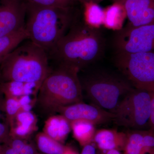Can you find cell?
I'll return each mask as SVG.
<instances>
[{
    "mask_svg": "<svg viewBox=\"0 0 154 154\" xmlns=\"http://www.w3.org/2000/svg\"><path fill=\"white\" fill-rule=\"evenodd\" d=\"M3 82L2 79V76H1V72H0V83Z\"/></svg>",
    "mask_w": 154,
    "mask_h": 154,
    "instance_id": "35",
    "label": "cell"
},
{
    "mask_svg": "<svg viewBox=\"0 0 154 154\" xmlns=\"http://www.w3.org/2000/svg\"><path fill=\"white\" fill-rule=\"evenodd\" d=\"M4 95H3L2 93L1 92V91H0V99H2V98H4Z\"/></svg>",
    "mask_w": 154,
    "mask_h": 154,
    "instance_id": "33",
    "label": "cell"
},
{
    "mask_svg": "<svg viewBox=\"0 0 154 154\" xmlns=\"http://www.w3.org/2000/svg\"><path fill=\"white\" fill-rule=\"evenodd\" d=\"M4 98L0 99V143H5L10 137V126L3 107Z\"/></svg>",
    "mask_w": 154,
    "mask_h": 154,
    "instance_id": "24",
    "label": "cell"
},
{
    "mask_svg": "<svg viewBox=\"0 0 154 154\" xmlns=\"http://www.w3.org/2000/svg\"><path fill=\"white\" fill-rule=\"evenodd\" d=\"M105 154H121L118 150L113 149L106 151Z\"/></svg>",
    "mask_w": 154,
    "mask_h": 154,
    "instance_id": "31",
    "label": "cell"
},
{
    "mask_svg": "<svg viewBox=\"0 0 154 154\" xmlns=\"http://www.w3.org/2000/svg\"><path fill=\"white\" fill-rule=\"evenodd\" d=\"M80 71L64 65L51 69L42 84L36 103L44 114L50 116L61 107L83 102Z\"/></svg>",
    "mask_w": 154,
    "mask_h": 154,
    "instance_id": "2",
    "label": "cell"
},
{
    "mask_svg": "<svg viewBox=\"0 0 154 154\" xmlns=\"http://www.w3.org/2000/svg\"><path fill=\"white\" fill-rule=\"evenodd\" d=\"M3 107L7 119L11 127L14 122L15 116L21 110L19 98L4 96Z\"/></svg>",
    "mask_w": 154,
    "mask_h": 154,
    "instance_id": "22",
    "label": "cell"
},
{
    "mask_svg": "<svg viewBox=\"0 0 154 154\" xmlns=\"http://www.w3.org/2000/svg\"><path fill=\"white\" fill-rule=\"evenodd\" d=\"M106 40L100 29L76 20L66 34L48 53L58 65L85 69L103 57Z\"/></svg>",
    "mask_w": 154,
    "mask_h": 154,
    "instance_id": "1",
    "label": "cell"
},
{
    "mask_svg": "<svg viewBox=\"0 0 154 154\" xmlns=\"http://www.w3.org/2000/svg\"><path fill=\"white\" fill-rule=\"evenodd\" d=\"M37 119L31 111L20 110L10 127V137L27 139L37 129Z\"/></svg>",
    "mask_w": 154,
    "mask_h": 154,
    "instance_id": "13",
    "label": "cell"
},
{
    "mask_svg": "<svg viewBox=\"0 0 154 154\" xmlns=\"http://www.w3.org/2000/svg\"><path fill=\"white\" fill-rule=\"evenodd\" d=\"M79 77L83 92L92 104L114 113L123 99L134 89L121 73L97 69Z\"/></svg>",
    "mask_w": 154,
    "mask_h": 154,
    "instance_id": "5",
    "label": "cell"
},
{
    "mask_svg": "<svg viewBox=\"0 0 154 154\" xmlns=\"http://www.w3.org/2000/svg\"><path fill=\"white\" fill-rule=\"evenodd\" d=\"M20 154H36V147L32 143H26L19 152Z\"/></svg>",
    "mask_w": 154,
    "mask_h": 154,
    "instance_id": "26",
    "label": "cell"
},
{
    "mask_svg": "<svg viewBox=\"0 0 154 154\" xmlns=\"http://www.w3.org/2000/svg\"><path fill=\"white\" fill-rule=\"evenodd\" d=\"M104 12L103 26L105 28L117 31L123 28L127 15L122 3L114 2L112 5L104 9Z\"/></svg>",
    "mask_w": 154,
    "mask_h": 154,
    "instance_id": "16",
    "label": "cell"
},
{
    "mask_svg": "<svg viewBox=\"0 0 154 154\" xmlns=\"http://www.w3.org/2000/svg\"><path fill=\"white\" fill-rule=\"evenodd\" d=\"M36 154H38V153H37Z\"/></svg>",
    "mask_w": 154,
    "mask_h": 154,
    "instance_id": "36",
    "label": "cell"
},
{
    "mask_svg": "<svg viewBox=\"0 0 154 154\" xmlns=\"http://www.w3.org/2000/svg\"><path fill=\"white\" fill-rule=\"evenodd\" d=\"M125 154H154V131L130 130L126 133Z\"/></svg>",
    "mask_w": 154,
    "mask_h": 154,
    "instance_id": "12",
    "label": "cell"
},
{
    "mask_svg": "<svg viewBox=\"0 0 154 154\" xmlns=\"http://www.w3.org/2000/svg\"><path fill=\"white\" fill-rule=\"evenodd\" d=\"M84 22L91 28L100 29L103 26L105 12L99 4L89 2L83 4Z\"/></svg>",
    "mask_w": 154,
    "mask_h": 154,
    "instance_id": "20",
    "label": "cell"
},
{
    "mask_svg": "<svg viewBox=\"0 0 154 154\" xmlns=\"http://www.w3.org/2000/svg\"><path fill=\"white\" fill-rule=\"evenodd\" d=\"M1 154H20L17 150L11 147L8 145L4 143Z\"/></svg>",
    "mask_w": 154,
    "mask_h": 154,
    "instance_id": "28",
    "label": "cell"
},
{
    "mask_svg": "<svg viewBox=\"0 0 154 154\" xmlns=\"http://www.w3.org/2000/svg\"><path fill=\"white\" fill-rule=\"evenodd\" d=\"M27 3L47 8H72L75 0H25Z\"/></svg>",
    "mask_w": 154,
    "mask_h": 154,
    "instance_id": "23",
    "label": "cell"
},
{
    "mask_svg": "<svg viewBox=\"0 0 154 154\" xmlns=\"http://www.w3.org/2000/svg\"><path fill=\"white\" fill-rule=\"evenodd\" d=\"M29 36L25 28L0 37V64L13 51Z\"/></svg>",
    "mask_w": 154,
    "mask_h": 154,
    "instance_id": "18",
    "label": "cell"
},
{
    "mask_svg": "<svg viewBox=\"0 0 154 154\" xmlns=\"http://www.w3.org/2000/svg\"><path fill=\"white\" fill-rule=\"evenodd\" d=\"M40 87L34 83L3 82L0 83V91L4 96L17 98L26 95L37 96Z\"/></svg>",
    "mask_w": 154,
    "mask_h": 154,
    "instance_id": "17",
    "label": "cell"
},
{
    "mask_svg": "<svg viewBox=\"0 0 154 154\" xmlns=\"http://www.w3.org/2000/svg\"><path fill=\"white\" fill-rule=\"evenodd\" d=\"M152 93L134 88L119 105L113 121L130 130L149 129Z\"/></svg>",
    "mask_w": 154,
    "mask_h": 154,
    "instance_id": "6",
    "label": "cell"
},
{
    "mask_svg": "<svg viewBox=\"0 0 154 154\" xmlns=\"http://www.w3.org/2000/svg\"><path fill=\"white\" fill-rule=\"evenodd\" d=\"M63 154H77L73 150L67 147L66 151Z\"/></svg>",
    "mask_w": 154,
    "mask_h": 154,
    "instance_id": "32",
    "label": "cell"
},
{
    "mask_svg": "<svg viewBox=\"0 0 154 154\" xmlns=\"http://www.w3.org/2000/svg\"></svg>",
    "mask_w": 154,
    "mask_h": 154,
    "instance_id": "37",
    "label": "cell"
},
{
    "mask_svg": "<svg viewBox=\"0 0 154 154\" xmlns=\"http://www.w3.org/2000/svg\"><path fill=\"white\" fill-rule=\"evenodd\" d=\"M113 45L115 54L154 51V24L135 27L128 23L116 31Z\"/></svg>",
    "mask_w": 154,
    "mask_h": 154,
    "instance_id": "8",
    "label": "cell"
},
{
    "mask_svg": "<svg viewBox=\"0 0 154 154\" xmlns=\"http://www.w3.org/2000/svg\"><path fill=\"white\" fill-rule=\"evenodd\" d=\"M57 113L70 122L75 120H85L95 125L113 121L114 116V113L103 110L94 104L89 105L83 102L61 107Z\"/></svg>",
    "mask_w": 154,
    "mask_h": 154,
    "instance_id": "10",
    "label": "cell"
},
{
    "mask_svg": "<svg viewBox=\"0 0 154 154\" xmlns=\"http://www.w3.org/2000/svg\"><path fill=\"white\" fill-rule=\"evenodd\" d=\"M49 57L42 48L32 42L19 45L1 64L3 82L34 83L41 86L51 69Z\"/></svg>",
    "mask_w": 154,
    "mask_h": 154,
    "instance_id": "4",
    "label": "cell"
},
{
    "mask_svg": "<svg viewBox=\"0 0 154 154\" xmlns=\"http://www.w3.org/2000/svg\"><path fill=\"white\" fill-rule=\"evenodd\" d=\"M27 5L25 0H2L0 5V37L25 27Z\"/></svg>",
    "mask_w": 154,
    "mask_h": 154,
    "instance_id": "9",
    "label": "cell"
},
{
    "mask_svg": "<svg viewBox=\"0 0 154 154\" xmlns=\"http://www.w3.org/2000/svg\"><path fill=\"white\" fill-rule=\"evenodd\" d=\"M149 129L154 131V91L153 92L151 104V113L150 117Z\"/></svg>",
    "mask_w": 154,
    "mask_h": 154,
    "instance_id": "27",
    "label": "cell"
},
{
    "mask_svg": "<svg viewBox=\"0 0 154 154\" xmlns=\"http://www.w3.org/2000/svg\"><path fill=\"white\" fill-rule=\"evenodd\" d=\"M71 131L70 122L60 114L48 117L45 123L43 132L61 143L65 140Z\"/></svg>",
    "mask_w": 154,
    "mask_h": 154,
    "instance_id": "15",
    "label": "cell"
},
{
    "mask_svg": "<svg viewBox=\"0 0 154 154\" xmlns=\"http://www.w3.org/2000/svg\"><path fill=\"white\" fill-rule=\"evenodd\" d=\"M122 3L131 25L154 24V0H123Z\"/></svg>",
    "mask_w": 154,
    "mask_h": 154,
    "instance_id": "11",
    "label": "cell"
},
{
    "mask_svg": "<svg viewBox=\"0 0 154 154\" xmlns=\"http://www.w3.org/2000/svg\"><path fill=\"white\" fill-rule=\"evenodd\" d=\"M74 137L82 146H85L94 140L96 130L95 125L90 122L79 120L71 122Z\"/></svg>",
    "mask_w": 154,
    "mask_h": 154,
    "instance_id": "19",
    "label": "cell"
},
{
    "mask_svg": "<svg viewBox=\"0 0 154 154\" xmlns=\"http://www.w3.org/2000/svg\"><path fill=\"white\" fill-rule=\"evenodd\" d=\"M75 1H79L80 2L82 3V4L86 2H95L99 4L101 2H103L105 0H75ZM114 2H122L123 0H113Z\"/></svg>",
    "mask_w": 154,
    "mask_h": 154,
    "instance_id": "30",
    "label": "cell"
},
{
    "mask_svg": "<svg viewBox=\"0 0 154 154\" xmlns=\"http://www.w3.org/2000/svg\"></svg>",
    "mask_w": 154,
    "mask_h": 154,
    "instance_id": "38",
    "label": "cell"
},
{
    "mask_svg": "<svg viewBox=\"0 0 154 154\" xmlns=\"http://www.w3.org/2000/svg\"><path fill=\"white\" fill-rule=\"evenodd\" d=\"M114 62L134 88L154 91V51L115 54Z\"/></svg>",
    "mask_w": 154,
    "mask_h": 154,
    "instance_id": "7",
    "label": "cell"
},
{
    "mask_svg": "<svg viewBox=\"0 0 154 154\" xmlns=\"http://www.w3.org/2000/svg\"><path fill=\"white\" fill-rule=\"evenodd\" d=\"M26 3L25 28L28 39L48 53L75 21L72 8H47Z\"/></svg>",
    "mask_w": 154,
    "mask_h": 154,
    "instance_id": "3",
    "label": "cell"
},
{
    "mask_svg": "<svg viewBox=\"0 0 154 154\" xmlns=\"http://www.w3.org/2000/svg\"><path fill=\"white\" fill-rule=\"evenodd\" d=\"M32 96L37 97L33 95H23L19 98V103L21 105V110L29 111L36 104V98H32Z\"/></svg>",
    "mask_w": 154,
    "mask_h": 154,
    "instance_id": "25",
    "label": "cell"
},
{
    "mask_svg": "<svg viewBox=\"0 0 154 154\" xmlns=\"http://www.w3.org/2000/svg\"><path fill=\"white\" fill-rule=\"evenodd\" d=\"M36 142L38 149L44 154H63L67 148L43 132L36 134Z\"/></svg>",
    "mask_w": 154,
    "mask_h": 154,
    "instance_id": "21",
    "label": "cell"
},
{
    "mask_svg": "<svg viewBox=\"0 0 154 154\" xmlns=\"http://www.w3.org/2000/svg\"><path fill=\"white\" fill-rule=\"evenodd\" d=\"M2 143H0V154L2 152Z\"/></svg>",
    "mask_w": 154,
    "mask_h": 154,
    "instance_id": "34",
    "label": "cell"
},
{
    "mask_svg": "<svg viewBox=\"0 0 154 154\" xmlns=\"http://www.w3.org/2000/svg\"><path fill=\"white\" fill-rule=\"evenodd\" d=\"M126 137L125 133L116 130L102 129L96 131L94 140L99 149L107 151L125 147Z\"/></svg>",
    "mask_w": 154,
    "mask_h": 154,
    "instance_id": "14",
    "label": "cell"
},
{
    "mask_svg": "<svg viewBox=\"0 0 154 154\" xmlns=\"http://www.w3.org/2000/svg\"><path fill=\"white\" fill-rule=\"evenodd\" d=\"M81 154H96V149L93 145L88 144L84 146Z\"/></svg>",
    "mask_w": 154,
    "mask_h": 154,
    "instance_id": "29",
    "label": "cell"
}]
</instances>
